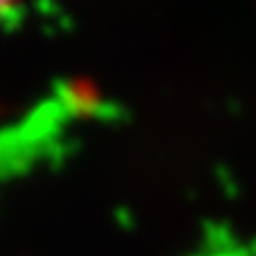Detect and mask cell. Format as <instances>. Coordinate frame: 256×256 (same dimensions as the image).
Returning a JSON list of instances; mask_svg holds the SVG:
<instances>
[{
	"mask_svg": "<svg viewBox=\"0 0 256 256\" xmlns=\"http://www.w3.org/2000/svg\"><path fill=\"white\" fill-rule=\"evenodd\" d=\"M16 2L18 0H0V25L7 20V16L16 9Z\"/></svg>",
	"mask_w": 256,
	"mask_h": 256,
	"instance_id": "6da1fadb",
	"label": "cell"
},
{
	"mask_svg": "<svg viewBox=\"0 0 256 256\" xmlns=\"http://www.w3.org/2000/svg\"><path fill=\"white\" fill-rule=\"evenodd\" d=\"M198 256H240L238 252H232V250H225V252H207V254H198Z\"/></svg>",
	"mask_w": 256,
	"mask_h": 256,
	"instance_id": "7a4b0ae2",
	"label": "cell"
}]
</instances>
